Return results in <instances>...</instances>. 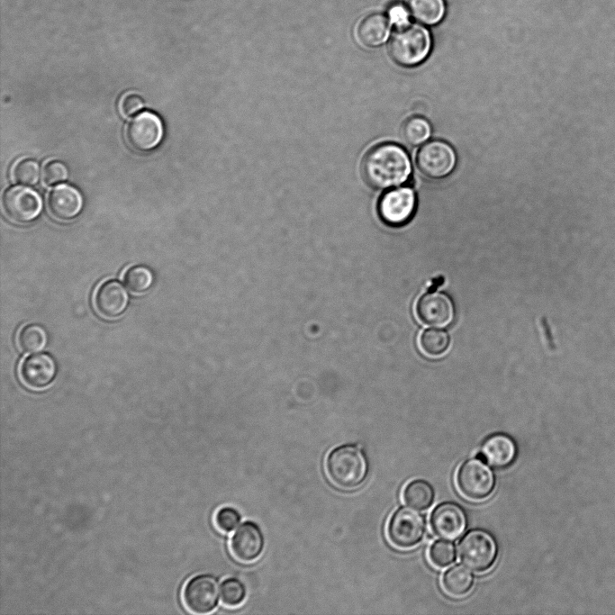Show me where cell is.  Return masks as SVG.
Wrapping results in <instances>:
<instances>
[{"mask_svg":"<svg viewBox=\"0 0 615 615\" xmlns=\"http://www.w3.org/2000/svg\"><path fill=\"white\" fill-rule=\"evenodd\" d=\"M412 173L409 155L399 145L381 143L363 157L361 176L372 188L384 190L404 184Z\"/></svg>","mask_w":615,"mask_h":615,"instance_id":"1","label":"cell"},{"mask_svg":"<svg viewBox=\"0 0 615 615\" xmlns=\"http://www.w3.org/2000/svg\"><path fill=\"white\" fill-rule=\"evenodd\" d=\"M325 472L330 483L343 490L359 487L367 475L368 464L356 445L344 444L333 448L325 460Z\"/></svg>","mask_w":615,"mask_h":615,"instance_id":"2","label":"cell"},{"mask_svg":"<svg viewBox=\"0 0 615 615\" xmlns=\"http://www.w3.org/2000/svg\"><path fill=\"white\" fill-rule=\"evenodd\" d=\"M396 29L388 47L391 58L403 67H413L422 62L431 48L429 31L413 23Z\"/></svg>","mask_w":615,"mask_h":615,"instance_id":"3","label":"cell"},{"mask_svg":"<svg viewBox=\"0 0 615 615\" xmlns=\"http://www.w3.org/2000/svg\"><path fill=\"white\" fill-rule=\"evenodd\" d=\"M495 475L486 462L476 457L463 462L456 474L459 493L470 501L488 498L495 488Z\"/></svg>","mask_w":615,"mask_h":615,"instance_id":"4","label":"cell"},{"mask_svg":"<svg viewBox=\"0 0 615 615\" xmlns=\"http://www.w3.org/2000/svg\"><path fill=\"white\" fill-rule=\"evenodd\" d=\"M426 532L424 516L412 507L402 506L390 517L386 526V536L396 548L409 549L417 546Z\"/></svg>","mask_w":615,"mask_h":615,"instance_id":"5","label":"cell"},{"mask_svg":"<svg viewBox=\"0 0 615 615\" xmlns=\"http://www.w3.org/2000/svg\"><path fill=\"white\" fill-rule=\"evenodd\" d=\"M461 562L475 572H486L496 561L497 543L489 532L483 529L468 531L457 546Z\"/></svg>","mask_w":615,"mask_h":615,"instance_id":"6","label":"cell"},{"mask_svg":"<svg viewBox=\"0 0 615 615\" xmlns=\"http://www.w3.org/2000/svg\"><path fill=\"white\" fill-rule=\"evenodd\" d=\"M457 162L453 148L442 140H431L421 147L416 163L419 170L427 177L438 179L449 175Z\"/></svg>","mask_w":615,"mask_h":615,"instance_id":"7","label":"cell"},{"mask_svg":"<svg viewBox=\"0 0 615 615\" xmlns=\"http://www.w3.org/2000/svg\"><path fill=\"white\" fill-rule=\"evenodd\" d=\"M416 207V195L410 187L393 188L379 199L377 212L381 220L390 226H402L409 222Z\"/></svg>","mask_w":615,"mask_h":615,"instance_id":"8","label":"cell"},{"mask_svg":"<svg viewBox=\"0 0 615 615\" xmlns=\"http://www.w3.org/2000/svg\"><path fill=\"white\" fill-rule=\"evenodd\" d=\"M220 588L213 575H195L186 582L183 589L184 604L194 613H209L218 604Z\"/></svg>","mask_w":615,"mask_h":615,"instance_id":"9","label":"cell"},{"mask_svg":"<svg viewBox=\"0 0 615 615\" xmlns=\"http://www.w3.org/2000/svg\"><path fill=\"white\" fill-rule=\"evenodd\" d=\"M163 133V124L159 117L147 111L131 119L125 131L127 142L138 151H148L157 147Z\"/></svg>","mask_w":615,"mask_h":615,"instance_id":"10","label":"cell"},{"mask_svg":"<svg viewBox=\"0 0 615 615\" xmlns=\"http://www.w3.org/2000/svg\"><path fill=\"white\" fill-rule=\"evenodd\" d=\"M41 199L33 190L23 186H13L3 196V206L7 217L17 223H28L41 210Z\"/></svg>","mask_w":615,"mask_h":615,"instance_id":"11","label":"cell"},{"mask_svg":"<svg viewBox=\"0 0 615 615\" xmlns=\"http://www.w3.org/2000/svg\"><path fill=\"white\" fill-rule=\"evenodd\" d=\"M128 303L127 290L114 279L101 282L93 294V306L96 313L104 320L119 318L126 310Z\"/></svg>","mask_w":615,"mask_h":615,"instance_id":"12","label":"cell"},{"mask_svg":"<svg viewBox=\"0 0 615 615\" xmlns=\"http://www.w3.org/2000/svg\"><path fill=\"white\" fill-rule=\"evenodd\" d=\"M416 314L425 325L443 328L453 321L455 307L448 294L442 292H430L418 300Z\"/></svg>","mask_w":615,"mask_h":615,"instance_id":"13","label":"cell"},{"mask_svg":"<svg viewBox=\"0 0 615 615\" xmlns=\"http://www.w3.org/2000/svg\"><path fill=\"white\" fill-rule=\"evenodd\" d=\"M18 373L25 386L32 390H42L54 380L57 366L50 355L36 352L21 361Z\"/></svg>","mask_w":615,"mask_h":615,"instance_id":"14","label":"cell"},{"mask_svg":"<svg viewBox=\"0 0 615 615\" xmlns=\"http://www.w3.org/2000/svg\"><path fill=\"white\" fill-rule=\"evenodd\" d=\"M430 526L435 535L443 539L458 538L466 528V514L457 503L446 502L439 504L430 514Z\"/></svg>","mask_w":615,"mask_h":615,"instance_id":"15","label":"cell"},{"mask_svg":"<svg viewBox=\"0 0 615 615\" xmlns=\"http://www.w3.org/2000/svg\"><path fill=\"white\" fill-rule=\"evenodd\" d=\"M264 545V536L258 525L253 521H245L231 537V551L240 562L250 563L260 556Z\"/></svg>","mask_w":615,"mask_h":615,"instance_id":"16","label":"cell"},{"mask_svg":"<svg viewBox=\"0 0 615 615\" xmlns=\"http://www.w3.org/2000/svg\"><path fill=\"white\" fill-rule=\"evenodd\" d=\"M83 204L79 192L68 185H59L48 194L47 206L50 213L59 221H69L81 211Z\"/></svg>","mask_w":615,"mask_h":615,"instance_id":"17","label":"cell"},{"mask_svg":"<svg viewBox=\"0 0 615 615\" xmlns=\"http://www.w3.org/2000/svg\"><path fill=\"white\" fill-rule=\"evenodd\" d=\"M517 455L514 440L504 433L489 436L483 443L476 457L497 468L510 466Z\"/></svg>","mask_w":615,"mask_h":615,"instance_id":"18","label":"cell"},{"mask_svg":"<svg viewBox=\"0 0 615 615\" xmlns=\"http://www.w3.org/2000/svg\"><path fill=\"white\" fill-rule=\"evenodd\" d=\"M359 41L367 47L382 44L389 34V22L380 14H372L365 17L357 31Z\"/></svg>","mask_w":615,"mask_h":615,"instance_id":"19","label":"cell"},{"mask_svg":"<svg viewBox=\"0 0 615 615\" xmlns=\"http://www.w3.org/2000/svg\"><path fill=\"white\" fill-rule=\"evenodd\" d=\"M474 584V575L466 567L455 565L442 575L441 585L444 592L452 597L466 595Z\"/></svg>","mask_w":615,"mask_h":615,"instance_id":"20","label":"cell"},{"mask_svg":"<svg viewBox=\"0 0 615 615\" xmlns=\"http://www.w3.org/2000/svg\"><path fill=\"white\" fill-rule=\"evenodd\" d=\"M434 489L430 483L422 479L409 482L402 490L404 502L419 511L430 508L434 501Z\"/></svg>","mask_w":615,"mask_h":615,"instance_id":"21","label":"cell"},{"mask_svg":"<svg viewBox=\"0 0 615 615\" xmlns=\"http://www.w3.org/2000/svg\"><path fill=\"white\" fill-rule=\"evenodd\" d=\"M418 344L422 354L429 357L437 358L448 351L450 336L441 329H428L420 335Z\"/></svg>","mask_w":615,"mask_h":615,"instance_id":"22","label":"cell"},{"mask_svg":"<svg viewBox=\"0 0 615 615\" xmlns=\"http://www.w3.org/2000/svg\"><path fill=\"white\" fill-rule=\"evenodd\" d=\"M409 10L417 22L433 25L443 18L445 4L443 0H410Z\"/></svg>","mask_w":615,"mask_h":615,"instance_id":"23","label":"cell"},{"mask_svg":"<svg viewBox=\"0 0 615 615\" xmlns=\"http://www.w3.org/2000/svg\"><path fill=\"white\" fill-rule=\"evenodd\" d=\"M16 340L22 351L36 353L45 348L48 336L42 326L36 323H28L19 330Z\"/></svg>","mask_w":615,"mask_h":615,"instance_id":"24","label":"cell"},{"mask_svg":"<svg viewBox=\"0 0 615 615\" xmlns=\"http://www.w3.org/2000/svg\"><path fill=\"white\" fill-rule=\"evenodd\" d=\"M123 282L130 292L140 294L152 285L154 276L152 271L143 265L129 267L123 273Z\"/></svg>","mask_w":615,"mask_h":615,"instance_id":"25","label":"cell"},{"mask_svg":"<svg viewBox=\"0 0 615 615\" xmlns=\"http://www.w3.org/2000/svg\"><path fill=\"white\" fill-rule=\"evenodd\" d=\"M430 134V124L426 119L420 116L407 119L401 129L402 140L411 146H419L424 143Z\"/></svg>","mask_w":615,"mask_h":615,"instance_id":"26","label":"cell"},{"mask_svg":"<svg viewBox=\"0 0 615 615\" xmlns=\"http://www.w3.org/2000/svg\"><path fill=\"white\" fill-rule=\"evenodd\" d=\"M221 601L228 608H235L243 603L246 598V587L236 578H227L220 588Z\"/></svg>","mask_w":615,"mask_h":615,"instance_id":"27","label":"cell"},{"mask_svg":"<svg viewBox=\"0 0 615 615\" xmlns=\"http://www.w3.org/2000/svg\"><path fill=\"white\" fill-rule=\"evenodd\" d=\"M456 548L454 544L448 539L434 541L429 549L430 563L439 568L446 567L456 559Z\"/></svg>","mask_w":615,"mask_h":615,"instance_id":"28","label":"cell"},{"mask_svg":"<svg viewBox=\"0 0 615 615\" xmlns=\"http://www.w3.org/2000/svg\"><path fill=\"white\" fill-rule=\"evenodd\" d=\"M40 176L38 163L31 158L18 160L12 169V177L17 184L23 185H35Z\"/></svg>","mask_w":615,"mask_h":615,"instance_id":"29","label":"cell"},{"mask_svg":"<svg viewBox=\"0 0 615 615\" xmlns=\"http://www.w3.org/2000/svg\"><path fill=\"white\" fill-rule=\"evenodd\" d=\"M240 519V514L236 509L225 506L217 511L214 517V523L220 531L230 533L238 527Z\"/></svg>","mask_w":615,"mask_h":615,"instance_id":"30","label":"cell"},{"mask_svg":"<svg viewBox=\"0 0 615 615\" xmlns=\"http://www.w3.org/2000/svg\"><path fill=\"white\" fill-rule=\"evenodd\" d=\"M68 176L66 166L57 160H51L45 164L42 169V181L47 185H52L64 181Z\"/></svg>","mask_w":615,"mask_h":615,"instance_id":"31","label":"cell"},{"mask_svg":"<svg viewBox=\"0 0 615 615\" xmlns=\"http://www.w3.org/2000/svg\"><path fill=\"white\" fill-rule=\"evenodd\" d=\"M144 106L142 98L134 93L126 94L120 102V110L125 117H131Z\"/></svg>","mask_w":615,"mask_h":615,"instance_id":"32","label":"cell"},{"mask_svg":"<svg viewBox=\"0 0 615 615\" xmlns=\"http://www.w3.org/2000/svg\"><path fill=\"white\" fill-rule=\"evenodd\" d=\"M410 10L400 3L393 4L388 10V16L390 22L396 26V28L402 27L409 23Z\"/></svg>","mask_w":615,"mask_h":615,"instance_id":"33","label":"cell"}]
</instances>
